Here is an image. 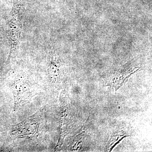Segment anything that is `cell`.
<instances>
[{
	"instance_id": "6da1fadb",
	"label": "cell",
	"mask_w": 152,
	"mask_h": 152,
	"mask_svg": "<svg viewBox=\"0 0 152 152\" xmlns=\"http://www.w3.org/2000/svg\"><path fill=\"white\" fill-rule=\"evenodd\" d=\"M10 87L14 95V111H16L29 99L32 91L29 81L23 75L15 78Z\"/></svg>"
},
{
	"instance_id": "7a4b0ae2",
	"label": "cell",
	"mask_w": 152,
	"mask_h": 152,
	"mask_svg": "<svg viewBox=\"0 0 152 152\" xmlns=\"http://www.w3.org/2000/svg\"><path fill=\"white\" fill-rule=\"evenodd\" d=\"M7 26L8 39L10 46L9 59H10L15 58L18 53L23 25L8 20Z\"/></svg>"
},
{
	"instance_id": "3957f363",
	"label": "cell",
	"mask_w": 152,
	"mask_h": 152,
	"mask_svg": "<svg viewBox=\"0 0 152 152\" xmlns=\"http://www.w3.org/2000/svg\"><path fill=\"white\" fill-rule=\"evenodd\" d=\"M60 63L57 57L56 48L52 45L48 56V74L52 83L56 81L60 74Z\"/></svg>"
},
{
	"instance_id": "277c9868",
	"label": "cell",
	"mask_w": 152,
	"mask_h": 152,
	"mask_svg": "<svg viewBox=\"0 0 152 152\" xmlns=\"http://www.w3.org/2000/svg\"><path fill=\"white\" fill-rule=\"evenodd\" d=\"M33 120L29 119L14 126V134L26 137H31L35 135L38 129V124Z\"/></svg>"
},
{
	"instance_id": "5b68a950",
	"label": "cell",
	"mask_w": 152,
	"mask_h": 152,
	"mask_svg": "<svg viewBox=\"0 0 152 152\" xmlns=\"http://www.w3.org/2000/svg\"><path fill=\"white\" fill-rule=\"evenodd\" d=\"M26 1L25 0H13V6L9 20L23 24Z\"/></svg>"
},
{
	"instance_id": "8992f818",
	"label": "cell",
	"mask_w": 152,
	"mask_h": 152,
	"mask_svg": "<svg viewBox=\"0 0 152 152\" xmlns=\"http://www.w3.org/2000/svg\"><path fill=\"white\" fill-rule=\"evenodd\" d=\"M49 1H50L51 2L53 3H56V2H58V0H49Z\"/></svg>"
}]
</instances>
